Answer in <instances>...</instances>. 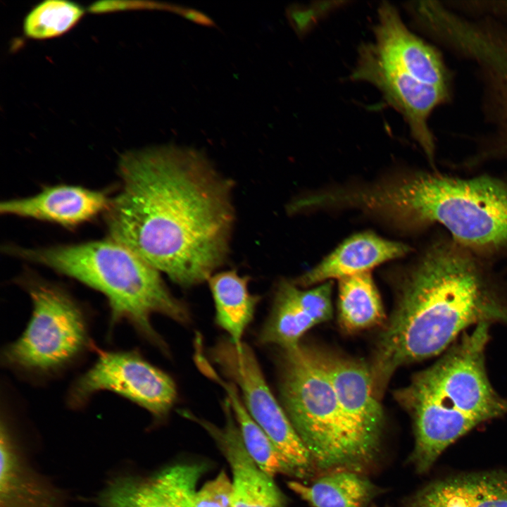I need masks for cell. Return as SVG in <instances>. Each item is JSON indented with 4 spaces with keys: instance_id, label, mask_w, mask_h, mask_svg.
Here are the masks:
<instances>
[{
    "instance_id": "obj_21",
    "label": "cell",
    "mask_w": 507,
    "mask_h": 507,
    "mask_svg": "<svg viewBox=\"0 0 507 507\" xmlns=\"http://www.w3.org/2000/svg\"><path fill=\"white\" fill-rule=\"evenodd\" d=\"M287 484L313 507H365L378 491L370 480L351 471L324 475L311 485L296 481Z\"/></svg>"
},
{
    "instance_id": "obj_2",
    "label": "cell",
    "mask_w": 507,
    "mask_h": 507,
    "mask_svg": "<svg viewBox=\"0 0 507 507\" xmlns=\"http://www.w3.org/2000/svg\"><path fill=\"white\" fill-rule=\"evenodd\" d=\"M492 321L507 323V301L460 250L430 249L399 281L396 307L370 366L377 395L382 396L400 367L440 353L471 325Z\"/></svg>"
},
{
    "instance_id": "obj_8",
    "label": "cell",
    "mask_w": 507,
    "mask_h": 507,
    "mask_svg": "<svg viewBox=\"0 0 507 507\" xmlns=\"http://www.w3.org/2000/svg\"><path fill=\"white\" fill-rule=\"evenodd\" d=\"M92 365L71 383L66 403L78 410L103 391L116 394L165 418L174 406L177 392L173 378L148 361L137 349L102 350L96 348Z\"/></svg>"
},
{
    "instance_id": "obj_18",
    "label": "cell",
    "mask_w": 507,
    "mask_h": 507,
    "mask_svg": "<svg viewBox=\"0 0 507 507\" xmlns=\"http://www.w3.org/2000/svg\"><path fill=\"white\" fill-rule=\"evenodd\" d=\"M405 507H507V470L465 473L434 481L409 497Z\"/></svg>"
},
{
    "instance_id": "obj_14",
    "label": "cell",
    "mask_w": 507,
    "mask_h": 507,
    "mask_svg": "<svg viewBox=\"0 0 507 507\" xmlns=\"http://www.w3.org/2000/svg\"><path fill=\"white\" fill-rule=\"evenodd\" d=\"M302 288L289 280L278 284L271 311L258 336L259 344L281 349L297 346L308 330L331 319L332 281Z\"/></svg>"
},
{
    "instance_id": "obj_23",
    "label": "cell",
    "mask_w": 507,
    "mask_h": 507,
    "mask_svg": "<svg viewBox=\"0 0 507 507\" xmlns=\"http://www.w3.org/2000/svg\"><path fill=\"white\" fill-rule=\"evenodd\" d=\"M85 13L83 6L68 0H44L35 5L23 20L24 35L36 40L59 37L73 28Z\"/></svg>"
},
{
    "instance_id": "obj_19",
    "label": "cell",
    "mask_w": 507,
    "mask_h": 507,
    "mask_svg": "<svg viewBox=\"0 0 507 507\" xmlns=\"http://www.w3.org/2000/svg\"><path fill=\"white\" fill-rule=\"evenodd\" d=\"M0 507H63L61 494L24 460L8 423L1 425Z\"/></svg>"
},
{
    "instance_id": "obj_11",
    "label": "cell",
    "mask_w": 507,
    "mask_h": 507,
    "mask_svg": "<svg viewBox=\"0 0 507 507\" xmlns=\"http://www.w3.org/2000/svg\"><path fill=\"white\" fill-rule=\"evenodd\" d=\"M315 351L333 386L346 420L363 444L377 456L384 415L370 367L363 361L331 352Z\"/></svg>"
},
{
    "instance_id": "obj_13",
    "label": "cell",
    "mask_w": 507,
    "mask_h": 507,
    "mask_svg": "<svg viewBox=\"0 0 507 507\" xmlns=\"http://www.w3.org/2000/svg\"><path fill=\"white\" fill-rule=\"evenodd\" d=\"M225 423L218 427L191 413L184 417L197 422L215 439L232 470V507H284L285 497L273 480L251 458L243 443L230 401L222 402Z\"/></svg>"
},
{
    "instance_id": "obj_12",
    "label": "cell",
    "mask_w": 507,
    "mask_h": 507,
    "mask_svg": "<svg viewBox=\"0 0 507 507\" xmlns=\"http://www.w3.org/2000/svg\"><path fill=\"white\" fill-rule=\"evenodd\" d=\"M375 37L369 46L384 63L424 83L451 91V74L439 51L412 33L389 3H382L378 9Z\"/></svg>"
},
{
    "instance_id": "obj_27",
    "label": "cell",
    "mask_w": 507,
    "mask_h": 507,
    "mask_svg": "<svg viewBox=\"0 0 507 507\" xmlns=\"http://www.w3.org/2000/svg\"><path fill=\"white\" fill-rule=\"evenodd\" d=\"M372 507H377V506H373Z\"/></svg>"
},
{
    "instance_id": "obj_20",
    "label": "cell",
    "mask_w": 507,
    "mask_h": 507,
    "mask_svg": "<svg viewBox=\"0 0 507 507\" xmlns=\"http://www.w3.org/2000/svg\"><path fill=\"white\" fill-rule=\"evenodd\" d=\"M207 281L214 301L215 323L235 346H241L260 297L249 292V277L234 270L213 274Z\"/></svg>"
},
{
    "instance_id": "obj_16",
    "label": "cell",
    "mask_w": 507,
    "mask_h": 507,
    "mask_svg": "<svg viewBox=\"0 0 507 507\" xmlns=\"http://www.w3.org/2000/svg\"><path fill=\"white\" fill-rule=\"evenodd\" d=\"M110 201L104 192L61 184L45 187L32 196L3 201L0 211L73 227L105 213Z\"/></svg>"
},
{
    "instance_id": "obj_3",
    "label": "cell",
    "mask_w": 507,
    "mask_h": 507,
    "mask_svg": "<svg viewBox=\"0 0 507 507\" xmlns=\"http://www.w3.org/2000/svg\"><path fill=\"white\" fill-rule=\"evenodd\" d=\"M348 201L399 229L437 223L467 246L507 251V185L490 177L399 175L353 187Z\"/></svg>"
},
{
    "instance_id": "obj_26",
    "label": "cell",
    "mask_w": 507,
    "mask_h": 507,
    "mask_svg": "<svg viewBox=\"0 0 507 507\" xmlns=\"http://www.w3.org/2000/svg\"><path fill=\"white\" fill-rule=\"evenodd\" d=\"M182 17L198 24L214 26V22L204 13L193 8H184L180 14Z\"/></svg>"
},
{
    "instance_id": "obj_25",
    "label": "cell",
    "mask_w": 507,
    "mask_h": 507,
    "mask_svg": "<svg viewBox=\"0 0 507 507\" xmlns=\"http://www.w3.org/2000/svg\"><path fill=\"white\" fill-rule=\"evenodd\" d=\"M193 507H232V482L225 470L197 490Z\"/></svg>"
},
{
    "instance_id": "obj_17",
    "label": "cell",
    "mask_w": 507,
    "mask_h": 507,
    "mask_svg": "<svg viewBox=\"0 0 507 507\" xmlns=\"http://www.w3.org/2000/svg\"><path fill=\"white\" fill-rule=\"evenodd\" d=\"M406 244L384 239L373 232L357 233L344 240L313 268L294 282L301 287L319 284L358 273L404 256Z\"/></svg>"
},
{
    "instance_id": "obj_15",
    "label": "cell",
    "mask_w": 507,
    "mask_h": 507,
    "mask_svg": "<svg viewBox=\"0 0 507 507\" xmlns=\"http://www.w3.org/2000/svg\"><path fill=\"white\" fill-rule=\"evenodd\" d=\"M198 463H179L143 478L121 476L100 494L102 507H193L196 484L206 470Z\"/></svg>"
},
{
    "instance_id": "obj_1",
    "label": "cell",
    "mask_w": 507,
    "mask_h": 507,
    "mask_svg": "<svg viewBox=\"0 0 507 507\" xmlns=\"http://www.w3.org/2000/svg\"><path fill=\"white\" fill-rule=\"evenodd\" d=\"M118 175L108 238L182 287L207 281L229 250L231 181L201 152L170 144L125 152Z\"/></svg>"
},
{
    "instance_id": "obj_5",
    "label": "cell",
    "mask_w": 507,
    "mask_h": 507,
    "mask_svg": "<svg viewBox=\"0 0 507 507\" xmlns=\"http://www.w3.org/2000/svg\"><path fill=\"white\" fill-rule=\"evenodd\" d=\"M13 254L44 265L101 293L109 308L108 333L127 323L151 344H166L151 324L160 314L180 324L190 320L185 304L170 292L160 272L121 244L107 239L46 248H13Z\"/></svg>"
},
{
    "instance_id": "obj_22",
    "label": "cell",
    "mask_w": 507,
    "mask_h": 507,
    "mask_svg": "<svg viewBox=\"0 0 507 507\" xmlns=\"http://www.w3.org/2000/svg\"><path fill=\"white\" fill-rule=\"evenodd\" d=\"M384 311L370 272L339 280V323L344 330L355 332L382 323Z\"/></svg>"
},
{
    "instance_id": "obj_10",
    "label": "cell",
    "mask_w": 507,
    "mask_h": 507,
    "mask_svg": "<svg viewBox=\"0 0 507 507\" xmlns=\"http://www.w3.org/2000/svg\"><path fill=\"white\" fill-rule=\"evenodd\" d=\"M351 78L368 82L382 92L388 104L402 115L412 137L432 161L435 146L429 118L437 107L449 101L451 91L424 83L386 64L368 44L361 46Z\"/></svg>"
},
{
    "instance_id": "obj_9",
    "label": "cell",
    "mask_w": 507,
    "mask_h": 507,
    "mask_svg": "<svg viewBox=\"0 0 507 507\" xmlns=\"http://www.w3.org/2000/svg\"><path fill=\"white\" fill-rule=\"evenodd\" d=\"M213 362L241 392V398L255 422L265 432L296 471L297 477L312 472L311 455L264 377L253 350L245 343L235 346L220 339L209 351Z\"/></svg>"
},
{
    "instance_id": "obj_4",
    "label": "cell",
    "mask_w": 507,
    "mask_h": 507,
    "mask_svg": "<svg viewBox=\"0 0 507 507\" xmlns=\"http://www.w3.org/2000/svg\"><path fill=\"white\" fill-rule=\"evenodd\" d=\"M489 326L477 325L395 394L414 420L410 458L418 473L428 471L445 449L477 425L507 413V400L494 390L485 368Z\"/></svg>"
},
{
    "instance_id": "obj_24",
    "label": "cell",
    "mask_w": 507,
    "mask_h": 507,
    "mask_svg": "<svg viewBox=\"0 0 507 507\" xmlns=\"http://www.w3.org/2000/svg\"><path fill=\"white\" fill-rule=\"evenodd\" d=\"M482 97L484 113L489 130L507 144V45L489 66Z\"/></svg>"
},
{
    "instance_id": "obj_6",
    "label": "cell",
    "mask_w": 507,
    "mask_h": 507,
    "mask_svg": "<svg viewBox=\"0 0 507 507\" xmlns=\"http://www.w3.org/2000/svg\"><path fill=\"white\" fill-rule=\"evenodd\" d=\"M280 403L315 468L358 473L376 456L346 420L333 386L314 349H282L279 360Z\"/></svg>"
},
{
    "instance_id": "obj_7",
    "label": "cell",
    "mask_w": 507,
    "mask_h": 507,
    "mask_svg": "<svg viewBox=\"0 0 507 507\" xmlns=\"http://www.w3.org/2000/svg\"><path fill=\"white\" fill-rule=\"evenodd\" d=\"M21 284L32 313L22 334L2 349L1 363L22 380L40 384L61 377L97 347L89 311L67 289L35 277Z\"/></svg>"
}]
</instances>
